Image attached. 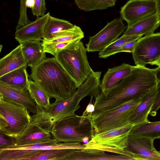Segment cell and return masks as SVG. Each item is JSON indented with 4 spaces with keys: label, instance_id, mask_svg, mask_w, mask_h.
Masks as SVG:
<instances>
[{
    "label": "cell",
    "instance_id": "cell-1",
    "mask_svg": "<svg viewBox=\"0 0 160 160\" xmlns=\"http://www.w3.org/2000/svg\"><path fill=\"white\" fill-rule=\"evenodd\" d=\"M156 70L137 65L131 73L114 87L102 91L95 98V116L128 101L142 98L157 87Z\"/></svg>",
    "mask_w": 160,
    "mask_h": 160
},
{
    "label": "cell",
    "instance_id": "cell-2",
    "mask_svg": "<svg viewBox=\"0 0 160 160\" xmlns=\"http://www.w3.org/2000/svg\"><path fill=\"white\" fill-rule=\"evenodd\" d=\"M31 68L29 77L50 99L53 98L56 101H64L77 91L76 82L54 57H46Z\"/></svg>",
    "mask_w": 160,
    "mask_h": 160
},
{
    "label": "cell",
    "instance_id": "cell-3",
    "mask_svg": "<svg viewBox=\"0 0 160 160\" xmlns=\"http://www.w3.org/2000/svg\"><path fill=\"white\" fill-rule=\"evenodd\" d=\"M88 96L83 89L79 88L76 93L66 100L55 101L49 108L45 109L36 105L37 112L31 116V122L37 124L50 132L54 124L65 118L74 115L80 106V101Z\"/></svg>",
    "mask_w": 160,
    "mask_h": 160
},
{
    "label": "cell",
    "instance_id": "cell-4",
    "mask_svg": "<svg viewBox=\"0 0 160 160\" xmlns=\"http://www.w3.org/2000/svg\"><path fill=\"white\" fill-rule=\"evenodd\" d=\"M87 52L82 42L78 40L71 42L54 57L75 82L78 88L92 71Z\"/></svg>",
    "mask_w": 160,
    "mask_h": 160
},
{
    "label": "cell",
    "instance_id": "cell-5",
    "mask_svg": "<svg viewBox=\"0 0 160 160\" xmlns=\"http://www.w3.org/2000/svg\"><path fill=\"white\" fill-rule=\"evenodd\" d=\"M50 133L58 142H82L87 137L94 136V129L90 117L75 114L56 122Z\"/></svg>",
    "mask_w": 160,
    "mask_h": 160
},
{
    "label": "cell",
    "instance_id": "cell-6",
    "mask_svg": "<svg viewBox=\"0 0 160 160\" xmlns=\"http://www.w3.org/2000/svg\"><path fill=\"white\" fill-rule=\"evenodd\" d=\"M142 98L128 101L114 109L93 117L89 116L93 127L94 134L129 124V118Z\"/></svg>",
    "mask_w": 160,
    "mask_h": 160
},
{
    "label": "cell",
    "instance_id": "cell-7",
    "mask_svg": "<svg viewBox=\"0 0 160 160\" xmlns=\"http://www.w3.org/2000/svg\"><path fill=\"white\" fill-rule=\"evenodd\" d=\"M29 113L25 108L0 96V115L5 119L8 124L1 132L12 138H17L31 122Z\"/></svg>",
    "mask_w": 160,
    "mask_h": 160
},
{
    "label": "cell",
    "instance_id": "cell-8",
    "mask_svg": "<svg viewBox=\"0 0 160 160\" xmlns=\"http://www.w3.org/2000/svg\"><path fill=\"white\" fill-rule=\"evenodd\" d=\"M129 123L111 130L95 133L87 144V148L108 149L124 150L128 146V137L133 127Z\"/></svg>",
    "mask_w": 160,
    "mask_h": 160
},
{
    "label": "cell",
    "instance_id": "cell-9",
    "mask_svg": "<svg viewBox=\"0 0 160 160\" xmlns=\"http://www.w3.org/2000/svg\"><path fill=\"white\" fill-rule=\"evenodd\" d=\"M132 53L136 65L145 66L156 61L160 58V32L137 40Z\"/></svg>",
    "mask_w": 160,
    "mask_h": 160
},
{
    "label": "cell",
    "instance_id": "cell-10",
    "mask_svg": "<svg viewBox=\"0 0 160 160\" xmlns=\"http://www.w3.org/2000/svg\"><path fill=\"white\" fill-rule=\"evenodd\" d=\"M126 27L121 18L116 19L108 22L98 33L89 37V42L86 44L87 52L101 51L118 39Z\"/></svg>",
    "mask_w": 160,
    "mask_h": 160
},
{
    "label": "cell",
    "instance_id": "cell-11",
    "mask_svg": "<svg viewBox=\"0 0 160 160\" xmlns=\"http://www.w3.org/2000/svg\"><path fill=\"white\" fill-rule=\"evenodd\" d=\"M156 13L155 0H130L120 11L121 17L127 22L128 26Z\"/></svg>",
    "mask_w": 160,
    "mask_h": 160
},
{
    "label": "cell",
    "instance_id": "cell-12",
    "mask_svg": "<svg viewBox=\"0 0 160 160\" xmlns=\"http://www.w3.org/2000/svg\"><path fill=\"white\" fill-rule=\"evenodd\" d=\"M154 140L129 134L128 146L125 150L130 152L134 160H160V152L154 147Z\"/></svg>",
    "mask_w": 160,
    "mask_h": 160
},
{
    "label": "cell",
    "instance_id": "cell-13",
    "mask_svg": "<svg viewBox=\"0 0 160 160\" xmlns=\"http://www.w3.org/2000/svg\"><path fill=\"white\" fill-rule=\"evenodd\" d=\"M53 138L48 130L31 122L18 136L14 138L15 145L10 148L42 143Z\"/></svg>",
    "mask_w": 160,
    "mask_h": 160
},
{
    "label": "cell",
    "instance_id": "cell-14",
    "mask_svg": "<svg viewBox=\"0 0 160 160\" xmlns=\"http://www.w3.org/2000/svg\"><path fill=\"white\" fill-rule=\"evenodd\" d=\"M50 15V13L48 12L37 17L34 21L16 29L15 33L16 40L19 44L31 40L42 41L44 27Z\"/></svg>",
    "mask_w": 160,
    "mask_h": 160
},
{
    "label": "cell",
    "instance_id": "cell-15",
    "mask_svg": "<svg viewBox=\"0 0 160 160\" xmlns=\"http://www.w3.org/2000/svg\"><path fill=\"white\" fill-rule=\"evenodd\" d=\"M0 96L25 108L29 113L37 112L36 103L28 89L22 91L0 82Z\"/></svg>",
    "mask_w": 160,
    "mask_h": 160
},
{
    "label": "cell",
    "instance_id": "cell-16",
    "mask_svg": "<svg viewBox=\"0 0 160 160\" xmlns=\"http://www.w3.org/2000/svg\"><path fill=\"white\" fill-rule=\"evenodd\" d=\"M158 93L157 87L141 99L134 109L129 119L134 126L148 122V116L154 103Z\"/></svg>",
    "mask_w": 160,
    "mask_h": 160
},
{
    "label": "cell",
    "instance_id": "cell-17",
    "mask_svg": "<svg viewBox=\"0 0 160 160\" xmlns=\"http://www.w3.org/2000/svg\"><path fill=\"white\" fill-rule=\"evenodd\" d=\"M132 157L124 155L106 154L105 151L97 149L88 148L75 149L63 160H132Z\"/></svg>",
    "mask_w": 160,
    "mask_h": 160
},
{
    "label": "cell",
    "instance_id": "cell-18",
    "mask_svg": "<svg viewBox=\"0 0 160 160\" xmlns=\"http://www.w3.org/2000/svg\"><path fill=\"white\" fill-rule=\"evenodd\" d=\"M160 25V17L156 13L128 26L122 36L148 35L154 33Z\"/></svg>",
    "mask_w": 160,
    "mask_h": 160
},
{
    "label": "cell",
    "instance_id": "cell-19",
    "mask_svg": "<svg viewBox=\"0 0 160 160\" xmlns=\"http://www.w3.org/2000/svg\"><path fill=\"white\" fill-rule=\"evenodd\" d=\"M133 66L124 63L108 69L101 82V91L111 88L120 82L131 73Z\"/></svg>",
    "mask_w": 160,
    "mask_h": 160
},
{
    "label": "cell",
    "instance_id": "cell-20",
    "mask_svg": "<svg viewBox=\"0 0 160 160\" xmlns=\"http://www.w3.org/2000/svg\"><path fill=\"white\" fill-rule=\"evenodd\" d=\"M42 44L39 40L27 41L20 44L27 67L36 66L46 57Z\"/></svg>",
    "mask_w": 160,
    "mask_h": 160
},
{
    "label": "cell",
    "instance_id": "cell-21",
    "mask_svg": "<svg viewBox=\"0 0 160 160\" xmlns=\"http://www.w3.org/2000/svg\"><path fill=\"white\" fill-rule=\"evenodd\" d=\"M25 66H27L26 63L20 44L0 59V77Z\"/></svg>",
    "mask_w": 160,
    "mask_h": 160
},
{
    "label": "cell",
    "instance_id": "cell-22",
    "mask_svg": "<svg viewBox=\"0 0 160 160\" xmlns=\"http://www.w3.org/2000/svg\"><path fill=\"white\" fill-rule=\"evenodd\" d=\"M27 67L23 66L0 77V82L22 91L28 89L29 75Z\"/></svg>",
    "mask_w": 160,
    "mask_h": 160
},
{
    "label": "cell",
    "instance_id": "cell-23",
    "mask_svg": "<svg viewBox=\"0 0 160 160\" xmlns=\"http://www.w3.org/2000/svg\"><path fill=\"white\" fill-rule=\"evenodd\" d=\"M74 26L67 20L55 18L50 15L44 27L43 39L50 40L58 33L71 28Z\"/></svg>",
    "mask_w": 160,
    "mask_h": 160
},
{
    "label": "cell",
    "instance_id": "cell-24",
    "mask_svg": "<svg viewBox=\"0 0 160 160\" xmlns=\"http://www.w3.org/2000/svg\"><path fill=\"white\" fill-rule=\"evenodd\" d=\"M130 134L151 138L160 139V121L145 123L133 126Z\"/></svg>",
    "mask_w": 160,
    "mask_h": 160
},
{
    "label": "cell",
    "instance_id": "cell-25",
    "mask_svg": "<svg viewBox=\"0 0 160 160\" xmlns=\"http://www.w3.org/2000/svg\"><path fill=\"white\" fill-rule=\"evenodd\" d=\"M74 149H52L37 151L28 160H63Z\"/></svg>",
    "mask_w": 160,
    "mask_h": 160
},
{
    "label": "cell",
    "instance_id": "cell-26",
    "mask_svg": "<svg viewBox=\"0 0 160 160\" xmlns=\"http://www.w3.org/2000/svg\"><path fill=\"white\" fill-rule=\"evenodd\" d=\"M84 37V34L81 28L76 25L68 29L63 30L54 35L49 42H73L81 40Z\"/></svg>",
    "mask_w": 160,
    "mask_h": 160
},
{
    "label": "cell",
    "instance_id": "cell-27",
    "mask_svg": "<svg viewBox=\"0 0 160 160\" xmlns=\"http://www.w3.org/2000/svg\"><path fill=\"white\" fill-rule=\"evenodd\" d=\"M142 35L122 36L99 52V57L106 58L118 53L120 48L125 43L135 40H137L142 37Z\"/></svg>",
    "mask_w": 160,
    "mask_h": 160
},
{
    "label": "cell",
    "instance_id": "cell-28",
    "mask_svg": "<svg viewBox=\"0 0 160 160\" xmlns=\"http://www.w3.org/2000/svg\"><path fill=\"white\" fill-rule=\"evenodd\" d=\"M78 8L86 12L103 10L114 6L117 0H74Z\"/></svg>",
    "mask_w": 160,
    "mask_h": 160
},
{
    "label": "cell",
    "instance_id": "cell-29",
    "mask_svg": "<svg viewBox=\"0 0 160 160\" xmlns=\"http://www.w3.org/2000/svg\"><path fill=\"white\" fill-rule=\"evenodd\" d=\"M28 89L36 105L45 109L51 105L50 98L46 93L34 81L29 79Z\"/></svg>",
    "mask_w": 160,
    "mask_h": 160
},
{
    "label": "cell",
    "instance_id": "cell-30",
    "mask_svg": "<svg viewBox=\"0 0 160 160\" xmlns=\"http://www.w3.org/2000/svg\"><path fill=\"white\" fill-rule=\"evenodd\" d=\"M72 42H49L43 40L42 45L44 52L50 53L55 57L58 52Z\"/></svg>",
    "mask_w": 160,
    "mask_h": 160
},
{
    "label": "cell",
    "instance_id": "cell-31",
    "mask_svg": "<svg viewBox=\"0 0 160 160\" xmlns=\"http://www.w3.org/2000/svg\"><path fill=\"white\" fill-rule=\"evenodd\" d=\"M87 144H82L79 142H58L50 146H42L40 150H47L52 149H82L87 148Z\"/></svg>",
    "mask_w": 160,
    "mask_h": 160
},
{
    "label": "cell",
    "instance_id": "cell-32",
    "mask_svg": "<svg viewBox=\"0 0 160 160\" xmlns=\"http://www.w3.org/2000/svg\"><path fill=\"white\" fill-rule=\"evenodd\" d=\"M27 0H20L19 15L16 28L17 29L29 22L28 17L26 6Z\"/></svg>",
    "mask_w": 160,
    "mask_h": 160
},
{
    "label": "cell",
    "instance_id": "cell-33",
    "mask_svg": "<svg viewBox=\"0 0 160 160\" xmlns=\"http://www.w3.org/2000/svg\"><path fill=\"white\" fill-rule=\"evenodd\" d=\"M156 70L158 93L154 103L149 113L152 116L156 115L158 110L160 108V67H158L156 68Z\"/></svg>",
    "mask_w": 160,
    "mask_h": 160
},
{
    "label": "cell",
    "instance_id": "cell-34",
    "mask_svg": "<svg viewBox=\"0 0 160 160\" xmlns=\"http://www.w3.org/2000/svg\"><path fill=\"white\" fill-rule=\"evenodd\" d=\"M34 5L31 8L34 16L37 17H41L44 14L46 11L45 0H34Z\"/></svg>",
    "mask_w": 160,
    "mask_h": 160
},
{
    "label": "cell",
    "instance_id": "cell-35",
    "mask_svg": "<svg viewBox=\"0 0 160 160\" xmlns=\"http://www.w3.org/2000/svg\"><path fill=\"white\" fill-rule=\"evenodd\" d=\"M0 132V149H8L14 147L15 145L14 138Z\"/></svg>",
    "mask_w": 160,
    "mask_h": 160
},
{
    "label": "cell",
    "instance_id": "cell-36",
    "mask_svg": "<svg viewBox=\"0 0 160 160\" xmlns=\"http://www.w3.org/2000/svg\"><path fill=\"white\" fill-rule=\"evenodd\" d=\"M137 41H133L125 43L120 48L118 51V53L122 52L132 53Z\"/></svg>",
    "mask_w": 160,
    "mask_h": 160
},
{
    "label": "cell",
    "instance_id": "cell-37",
    "mask_svg": "<svg viewBox=\"0 0 160 160\" xmlns=\"http://www.w3.org/2000/svg\"><path fill=\"white\" fill-rule=\"evenodd\" d=\"M93 97H90L89 102L85 110L83 113L82 116H86L88 114H91L94 112L95 106L94 104L92 103Z\"/></svg>",
    "mask_w": 160,
    "mask_h": 160
},
{
    "label": "cell",
    "instance_id": "cell-38",
    "mask_svg": "<svg viewBox=\"0 0 160 160\" xmlns=\"http://www.w3.org/2000/svg\"><path fill=\"white\" fill-rule=\"evenodd\" d=\"M8 123L5 119L0 115V132H2L7 128Z\"/></svg>",
    "mask_w": 160,
    "mask_h": 160
},
{
    "label": "cell",
    "instance_id": "cell-39",
    "mask_svg": "<svg viewBox=\"0 0 160 160\" xmlns=\"http://www.w3.org/2000/svg\"><path fill=\"white\" fill-rule=\"evenodd\" d=\"M156 4L157 13L160 17V0H155Z\"/></svg>",
    "mask_w": 160,
    "mask_h": 160
},
{
    "label": "cell",
    "instance_id": "cell-40",
    "mask_svg": "<svg viewBox=\"0 0 160 160\" xmlns=\"http://www.w3.org/2000/svg\"><path fill=\"white\" fill-rule=\"evenodd\" d=\"M34 0H27L26 2L27 8H32L34 5Z\"/></svg>",
    "mask_w": 160,
    "mask_h": 160
},
{
    "label": "cell",
    "instance_id": "cell-41",
    "mask_svg": "<svg viewBox=\"0 0 160 160\" xmlns=\"http://www.w3.org/2000/svg\"><path fill=\"white\" fill-rule=\"evenodd\" d=\"M151 65H156L158 67H160V58L156 61L151 63Z\"/></svg>",
    "mask_w": 160,
    "mask_h": 160
},
{
    "label": "cell",
    "instance_id": "cell-42",
    "mask_svg": "<svg viewBox=\"0 0 160 160\" xmlns=\"http://www.w3.org/2000/svg\"><path fill=\"white\" fill-rule=\"evenodd\" d=\"M90 140V138L89 137H85L83 138L82 142H83L84 144H87L88 143Z\"/></svg>",
    "mask_w": 160,
    "mask_h": 160
},
{
    "label": "cell",
    "instance_id": "cell-43",
    "mask_svg": "<svg viewBox=\"0 0 160 160\" xmlns=\"http://www.w3.org/2000/svg\"><path fill=\"white\" fill-rule=\"evenodd\" d=\"M0 52H1V50H2V45H0Z\"/></svg>",
    "mask_w": 160,
    "mask_h": 160
},
{
    "label": "cell",
    "instance_id": "cell-44",
    "mask_svg": "<svg viewBox=\"0 0 160 160\" xmlns=\"http://www.w3.org/2000/svg\"><path fill=\"white\" fill-rule=\"evenodd\" d=\"M159 152H160V151Z\"/></svg>",
    "mask_w": 160,
    "mask_h": 160
}]
</instances>
